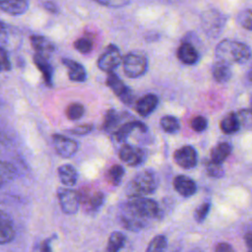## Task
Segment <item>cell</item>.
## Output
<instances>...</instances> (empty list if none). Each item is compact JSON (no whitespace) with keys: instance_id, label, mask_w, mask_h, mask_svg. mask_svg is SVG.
<instances>
[{"instance_id":"d4e9b609","label":"cell","mask_w":252,"mask_h":252,"mask_svg":"<svg viewBox=\"0 0 252 252\" xmlns=\"http://www.w3.org/2000/svg\"><path fill=\"white\" fill-rule=\"evenodd\" d=\"M123 177H124V168L119 164L112 165L107 171V178L109 182L114 186L119 185Z\"/></svg>"},{"instance_id":"9c48e42d","label":"cell","mask_w":252,"mask_h":252,"mask_svg":"<svg viewBox=\"0 0 252 252\" xmlns=\"http://www.w3.org/2000/svg\"><path fill=\"white\" fill-rule=\"evenodd\" d=\"M119 158L130 166H138L145 161L146 153L141 148L125 144L119 151Z\"/></svg>"},{"instance_id":"8d00e7d4","label":"cell","mask_w":252,"mask_h":252,"mask_svg":"<svg viewBox=\"0 0 252 252\" xmlns=\"http://www.w3.org/2000/svg\"><path fill=\"white\" fill-rule=\"evenodd\" d=\"M96 3L103 6H108L111 8H120L129 4L128 1H124V0H105V1H96Z\"/></svg>"},{"instance_id":"6da1fadb","label":"cell","mask_w":252,"mask_h":252,"mask_svg":"<svg viewBox=\"0 0 252 252\" xmlns=\"http://www.w3.org/2000/svg\"><path fill=\"white\" fill-rule=\"evenodd\" d=\"M250 47L242 42L225 38L216 47V56L220 62L225 64H243L251 57Z\"/></svg>"},{"instance_id":"b9f144b4","label":"cell","mask_w":252,"mask_h":252,"mask_svg":"<svg viewBox=\"0 0 252 252\" xmlns=\"http://www.w3.org/2000/svg\"><path fill=\"white\" fill-rule=\"evenodd\" d=\"M250 242H251V244H252V234H251V237H250Z\"/></svg>"},{"instance_id":"4316f807","label":"cell","mask_w":252,"mask_h":252,"mask_svg":"<svg viewBox=\"0 0 252 252\" xmlns=\"http://www.w3.org/2000/svg\"><path fill=\"white\" fill-rule=\"evenodd\" d=\"M119 120H120V116L114 109L108 110L103 120V124H102L103 129L106 131L113 130L119 123Z\"/></svg>"},{"instance_id":"f35d334b","label":"cell","mask_w":252,"mask_h":252,"mask_svg":"<svg viewBox=\"0 0 252 252\" xmlns=\"http://www.w3.org/2000/svg\"><path fill=\"white\" fill-rule=\"evenodd\" d=\"M43 6L46 10H48L49 12H52V13H55L57 11V7L56 5L53 3V2H44L43 3Z\"/></svg>"},{"instance_id":"277c9868","label":"cell","mask_w":252,"mask_h":252,"mask_svg":"<svg viewBox=\"0 0 252 252\" xmlns=\"http://www.w3.org/2000/svg\"><path fill=\"white\" fill-rule=\"evenodd\" d=\"M123 70L129 78H139L143 76L148 68L147 57L138 51L126 54L122 60Z\"/></svg>"},{"instance_id":"5bb4252c","label":"cell","mask_w":252,"mask_h":252,"mask_svg":"<svg viewBox=\"0 0 252 252\" xmlns=\"http://www.w3.org/2000/svg\"><path fill=\"white\" fill-rule=\"evenodd\" d=\"M177 56L182 63L187 65H193L199 59L198 51L189 42H183L180 44L177 50Z\"/></svg>"},{"instance_id":"44dd1931","label":"cell","mask_w":252,"mask_h":252,"mask_svg":"<svg viewBox=\"0 0 252 252\" xmlns=\"http://www.w3.org/2000/svg\"><path fill=\"white\" fill-rule=\"evenodd\" d=\"M231 153V146L227 143H220L213 148L211 152V160L217 163L221 164L222 161L226 159V158Z\"/></svg>"},{"instance_id":"9a60e30c","label":"cell","mask_w":252,"mask_h":252,"mask_svg":"<svg viewBox=\"0 0 252 252\" xmlns=\"http://www.w3.org/2000/svg\"><path fill=\"white\" fill-rule=\"evenodd\" d=\"M62 62L68 69V76L71 81L81 83L86 80L87 78L86 70L80 63L71 59H66V58L63 59Z\"/></svg>"},{"instance_id":"8992f818","label":"cell","mask_w":252,"mask_h":252,"mask_svg":"<svg viewBox=\"0 0 252 252\" xmlns=\"http://www.w3.org/2000/svg\"><path fill=\"white\" fill-rule=\"evenodd\" d=\"M122 55L115 45H109L97 60L98 68L103 71L112 73L122 63Z\"/></svg>"},{"instance_id":"d590c367","label":"cell","mask_w":252,"mask_h":252,"mask_svg":"<svg viewBox=\"0 0 252 252\" xmlns=\"http://www.w3.org/2000/svg\"><path fill=\"white\" fill-rule=\"evenodd\" d=\"M93 130V125L90 124H84V125H79L71 130H69V133L73 135H87Z\"/></svg>"},{"instance_id":"60d3db41","label":"cell","mask_w":252,"mask_h":252,"mask_svg":"<svg viewBox=\"0 0 252 252\" xmlns=\"http://www.w3.org/2000/svg\"><path fill=\"white\" fill-rule=\"evenodd\" d=\"M250 80L252 81V68H251V70H250Z\"/></svg>"},{"instance_id":"5b68a950","label":"cell","mask_w":252,"mask_h":252,"mask_svg":"<svg viewBox=\"0 0 252 252\" xmlns=\"http://www.w3.org/2000/svg\"><path fill=\"white\" fill-rule=\"evenodd\" d=\"M57 197L62 212L66 215H74L78 212L81 198L77 191L68 188H59Z\"/></svg>"},{"instance_id":"30bf717a","label":"cell","mask_w":252,"mask_h":252,"mask_svg":"<svg viewBox=\"0 0 252 252\" xmlns=\"http://www.w3.org/2000/svg\"><path fill=\"white\" fill-rule=\"evenodd\" d=\"M175 162L184 169L193 168L197 163V153L191 146H183L173 154Z\"/></svg>"},{"instance_id":"ba28073f","label":"cell","mask_w":252,"mask_h":252,"mask_svg":"<svg viewBox=\"0 0 252 252\" xmlns=\"http://www.w3.org/2000/svg\"><path fill=\"white\" fill-rule=\"evenodd\" d=\"M52 144L56 153L65 158L74 156L79 148V145L75 140L59 134L52 136Z\"/></svg>"},{"instance_id":"ac0fdd59","label":"cell","mask_w":252,"mask_h":252,"mask_svg":"<svg viewBox=\"0 0 252 252\" xmlns=\"http://www.w3.org/2000/svg\"><path fill=\"white\" fill-rule=\"evenodd\" d=\"M0 9L10 15H22L29 9V2L24 0L0 1Z\"/></svg>"},{"instance_id":"8fae6325","label":"cell","mask_w":252,"mask_h":252,"mask_svg":"<svg viewBox=\"0 0 252 252\" xmlns=\"http://www.w3.org/2000/svg\"><path fill=\"white\" fill-rule=\"evenodd\" d=\"M131 247L127 236L121 231H113L107 240V252H130Z\"/></svg>"},{"instance_id":"74e56055","label":"cell","mask_w":252,"mask_h":252,"mask_svg":"<svg viewBox=\"0 0 252 252\" xmlns=\"http://www.w3.org/2000/svg\"><path fill=\"white\" fill-rule=\"evenodd\" d=\"M216 252H233L232 247L228 243H219L216 247Z\"/></svg>"},{"instance_id":"603a6c76","label":"cell","mask_w":252,"mask_h":252,"mask_svg":"<svg viewBox=\"0 0 252 252\" xmlns=\"http://www.w3.org/2000/svg\"><path fill=\"white\" fill-rule=\"evenodd\" d=\"M220 126L222 132L231 134L239 129V120L234 113H229L220 121Z\"/></svg>"},{"instance_id":"ab89813d","label":"cell","mask_w":252,"mask_h":252,"mask_svg":"<svg viewBox=\"0 0 252 252\" xmlns=\"http://www.w3.org/2000/svg\"><path fill=\"white\" fill-rule=\"evenodd\" d=\"M5 32V25L0 21V33Z\"/></svg>"},{"instance_id":"836d02e7","label":"cell","mask_w":252,"mask_h":252,"mask_svg":"<svg viewBox=\"0 0 252 252\" xmlns=\"http://www.w3.org/2000/svg\"><path fill=\"white\" fill-rule=\"evenodd\" d=\"M207 119L203 116H196L191 121V127L196 132H202L207 128Z\"/></svg>"},{"instance_id":"2e32d148","label":"cell","mask_w":252,"mask_h":252,"mask_svg":"<svg viewBox=\"0 0 252 252\" xmlns=\"http://www.w3.org/2000/svg\"><path fill=\"white\" fill-rule=\"evenodd\" d=\"M140 130L142 132H146L147 128L146 125L140 121H131V122H127L125 124H123L115 133H114V137L118 142H125L129 135L134 131V130Z\"/></svg>"},{"instance_id":"7c38bea8","label":"cell","mask_w":252,"mask_h":252,"mask_svg":"<svg viewBox=\"0 0 252 252\" xmlns=\"http://www.w3.org/2000/svg\"><path fill=\"white\" fill-rule=\"evenodd\" d=\"M173 186L175 190L184 197L192 196L197 191L196 183L185 175H178L173 180Z\"/></svg>"},{"instance_id":"7402d4cb","label":"cell","mask_w":252,"mask_h":252,"mask_svg":"<svg viewBox=\"0 0 252 252\" xmlns=\"http://www.w3.org/2000/svg\"><path fill=\"white\" fill-rule=\"evenodd\" d=\"M215 80L219 83H225L231 77V69L228 64L218 61L212 70Z\"/></svg>"},{"instance_id":"ffe728a7","label":"cell","mask_w":252,"mask_h":252,"mask_svg":"<svg viewBox=\"0 0 252 252\" xmlns=\"http://www.w3.org/2000/svg\"><path fill=\"white\" fill-rule=\"evenodd\" d=\"M31 43L37 54H41L44 56H45V54L53 51L54 47H55L54 44L52 43V41H50L46 37L40 36V35H32Z\"/></svg>"},{"instance_id":"cb8c5ba5","label":"cell","mask_w":252,"mask_h":252,"mask_svg":"<svg viewBox=\"0 0 252 252\" xmlns=\"http://www.w3.org/2000/svg\"><path fill=\"white\" fill-rule=\"evenodd\" d=\"M167 247V240L164 235L155 236L148 244L146 252H165Z\"/></svg>"},{"instance_id":"484cf974","label":"cell","mask_w":252,"mask_h":252,"mask_svg":"<svg viewBox=\"0 0 252 252\" xmlns=\"http://www.w3.org/2000/svg\"><path fill=\"white\" fill-rule=\"evenodd\" d=\"M159 123L161 128L167 133H175L180 128L179 121L174 116H170V115H165L161 117Z\"/></svg>"},{"instance_id":"83f0119b","label":"cell","mask_w":252,"mask_h":252,"mask_svg":"<svg viewBox=\"0 0 252 252\" xmlns=\"http://www.w3.org/2000/svg\"><path fill=\"white\" fill-rule=\"evenodd\" d=\"M85 112L84 105L79 102H73L66 108V115L70 120H79Z\"/></svg>"},{"instance_id":"4fadbf2b","label":"cell","mask_w":252,"mask_h":252,"mask_svg":"<svg viewBox=\"0 0 252 252\" xmlns=\"http://www.w3.org/2000/svg\"><path fill=\"white\" fill-rule=\"evenodd\" d=\"M158 103V98L154 94H148L141 97L136 104V110L141 116L150 115L157 107Z\"/></svg>"},{"instance_id":"4dcf8cb0","label":"cell","mask_w":252,"mask_h":252,"mask_svg":"<svg viewBox=\"0 0 252 252\" xmlns=\"http://www.w3.org/2000/svg\"><path fill=\"white\" fill-rule=\"evenodd\" d=\"M104 202V195L101 192H94L89 200V208L92 211H97Z\"/></svg>"},{"instance_id":"d6986e66","label":"cell","mask_w":252,"mask_h":252,"mask_svg":"<svg viewBox=\"0 0 252 252\" xmlns=\"http://www.w3.org/2000/svg\"><path fill=\"white\" fill-rule=\"evenodd\" d=\"M33 62H34V65L42 74L44 82L48 86H50L52 84V67L47 61L46 57L44 55L35 53L33 56Z\"/></svg>"},{"instance_id":"e0dca14e","label":"cell","mask_w":252,"mask_h":252,"mask_svg":"<svg viewBox=\"0 0 252 252\" xmlns=\"http://www.w3.org/2000/svg\"><path fill=\"white\" fill-rule=\"evenodd\" d=\"M58 176L63 185L73 187L78 180V172L71 164H63L58 168Z\"/></svg>"},{"instance_id":"7a4b0ae2","label":"cell","mask_w":252,"mask_h":252,"mask_svg":"<svg viewBox=\"0 0 252 252\" xmlns=\"http://www.w3.org/2000/svg\"><path fill=\"white\" fill-rule=\"evenodd\" d=\"M123 206L146 224L149 220L156 219L159 215L158 203L146 197H129Z\"/></svg>"},{"instance_id":"7bdbcfd3","label":"cell","mask_w":252,"mask_h":252,"mask_svg":"<svg viewBox=\"0 0 252 252\" xmlns=\"http://www.w3.org/2000/svg\"><path fill=\"white\" fill-rule=\"evenodd\" d=\"M251 112H252V110H251Z\"/></svg>"},{"instance_id":"3957f363","label":"cell","mask_w":252,"mask_h":252,"mask_svg":"<svg viewBox=\"0 0 252 252\" xmlns=\"http://www.w3.org/2000/svg\"><path fill=\"white\" fill-rule=\"evenodd\" d=\"M157 174L151 169H145L138 172L130 181L127 187L128 197H143L153 194L158 188Z\"/></svg>"},{"instance_id":"d6a6232c","label":"cell","mask_w":252,"mask_h":252,"mask_svg":"<svg viewBox=\"0 0 252 252\" xmlns=\"http://www.w3.org/2000/svg\"><path fill=\"white\" fill-rule=\"evenodd\" d=\"M210 208H211L210 203H203L200 207H198L194 212L195 220L198 222H202L208 216Z\"/></svg>"},{"instance_id":"e575fe53","label":"cell","mask_w":252,"mask_h":252,"mask_svg":"<svg viewBox=\"0 0 252 252\" xmlns=\"http://www.w3.org/2000/svg\"><path fill=\"white\" fill-rule=\"evenodd\" d=\"M10 69H11V63H10L8 54L4 48L0 47V72L9 71Z\"/></svg>"},{"instance_id":"f546056e","label":"cell","mask_w":252,"mask_h":252,"mask_svg":"<svg viewBox=\"0 0 252 252\" xmlns=\"http://www.w3.org/2000/svg\"><path fill=\"white\" fill-rule=\"evenodd\" d=\"M74 47L76 48V50H78L80 53L83 54H87L92 50L93 47V43L92 40L86 37H81L78 38L75 42H74Z\"/></svg>"},{"instance_id":"f1b7e54d","label":"cell","mask_w":252,"mask_h":252,"mask_svg":"<svg viewBox=\"0 0 252 252\" xmlns=\"http://www.w3.org/2000/svg\"><path fill=\"white\" fill-rule=\"evenodd\" d=\"M237 23L244 29L252 31V10L245 9L237 15Z\"/></svg>"},{"instance_id":"52a82bcc","label":"cell","mask_w":252,"mask_h":252,"mask_svg":"<svg viewBox=\"0 0 252 252\" xmlns=\"http://www.w3.org/2000/svg\"><path fill=\"white\" fill-rule=\"evenodd\" d=\"M106 84L120 100H122L124 103H131L133 99L132 91L115 73L112 72L108 74Z\"/></svg>"},{"instance_id":"1f68e13d","label":"cell","mask_w":252,"mask_h":252,"mask_svg":"<svg viewBox=\"0 0 252 252\" xmlns=\"http://www.w3.org/2000/svg\"><path fill=\"white\" fill-rule=\"evenodd\" d=\"M206 169H207L208 174L213 177H220L223 174V169H222L221 164L214 162L212 160L207 162Z\"/></svg>"}]
</instances>
